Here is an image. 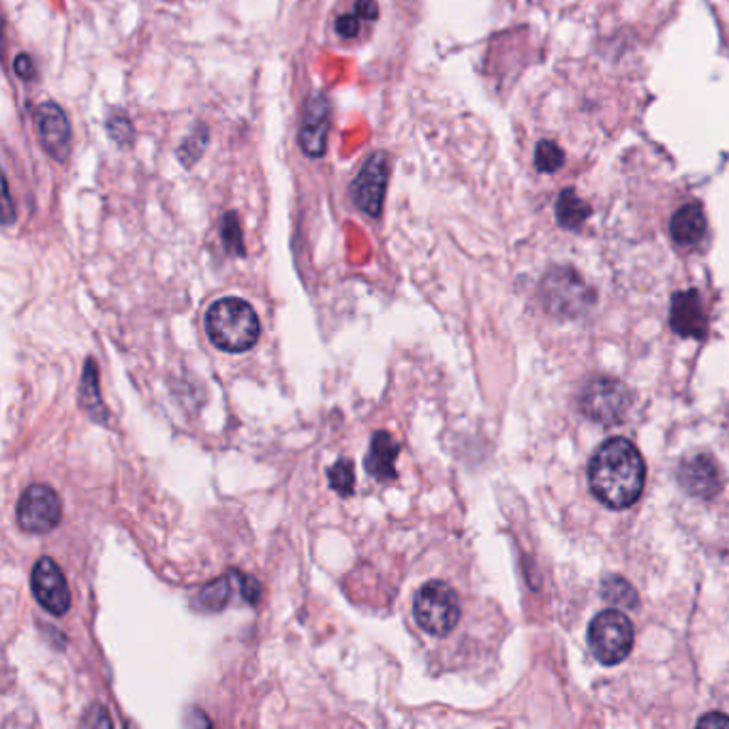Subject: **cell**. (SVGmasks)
<instances>
[{
  "label": "cell",
  "mask_w": 729,
  "mask_h": 729,
  "mask_svg": "<svg viewBox=\"0 0 729 729\" xmlns=\"http://www.w3.org/2000/svg\"><path fill=\"white\" fill-rule=\"evenodd\" d=\"M212 345L228 353H244L257 345L262 323L255 308L240 298L217 300L203 319Z\"/></svg>",
  "instance_id": "cell-2"
},
{
  "label": "cell",
  "mask_w": 729,
  "mask_h": 729,
  "mask_svg": "<svg viewBox=\"0 0 729 729\" xmlns=\"http://www.w3.org/2000/svg\"><path fill=\"white\" fill-rule=\"evenodd\" d=\"M601 593H604V599L608 604H612L616 608H625V610H633L638 608V593L636 588L622 579V577H608L601 586Z\"/></svg>",
  "instance_id": "cell-18"
},
{
  "label": "cell",
  "mask_w": 729,
  "mask_h": 729,
  "mask_svg": "<svg viewBox=\"0 0 729 729\" xmlns=\"http://www.w3.org/2000/svg\"><path fill=\"white\" fill-rule=\"evenodd\" d=\"M389 178V163L384 153L373 154L357 178L353 180V201L368 217H379L384 208L385 189Z\"/></svg>",
  "instance_id": "cell-8"
},
{
  "label": "cell",
  "mask_w": 729,
  "mask_h": 729,
  "mask_svg": "<svg viewBox=\"0 0 729 729\" xmlns=\"http://www.w3.org/2000/svg\"><path fill=\"white\" fill-rule=\"evenodd\" d=\"M413 616L426 633L443 638L452 633L461 620V599L445 582H428L413 599Z\"/></svg>",
  "instance_id": "cell-3"
},
{
  "label": "cell",
  "mask_w": 729,
  "mask_h": 729,
  "mask_svg": "<svg viewBox=\"0 0 729 729\" xmlns=\"http://www.w3.org/2000/svg\"><path fill=\"white\" fill-rule=\"evenodd\" d=\"M330 129V106L323 95H312L307 101L302 131H300V146L302 151L319 158L325 153V137Z\"/></svg>",
  "instance_id": "cell-14"
},
{
  "label": "cell",
  "mask_w": 729,
  "mask_h": 729,
  "mask_svg": "<svg viewBox=\"0 0 729 729\" xmlns=\"http://www.w3.org/2000/svg\"><path fill=\"white\" fill-rule=\"evenodd\" d=\"M328 479L334 493H339L341 497H349L355 488V473H353V462L339 461L330 471H328Z\"/></svg>",
  "instance_id": "cell-20"
},
{
  "label": "cell",
  "mask_w": 729,
  "mask_h": 729,
  "mask_svg": "<svg viewBox=\"0 0 729 729\" xmlns=\"http://www.w3.org/2000/svg\"><path fill=\"white\" fill-rule=\"evenodd\" d=\"M15 518L20 529L26 533H37V535L49 533L60 524L63 502L56 490H52L45 484H35L22 493V497L18 500Z\"/></svg>",
  "instance_id": "cell-5"
},
{
  "label": "cell",
  "mask_w": 729,
  "mask_h": 729,
  "mask_svg": "<svg viewBox=\"0 0 729 729\" xmlns=\"http://www.w3.org/2000/svg\"><path fill=\"white\" fill-rule=\"evenodd\" d=\"M364 22H375L379 15V7L375 0H357L355 9H353Z\"/></svg>",
  "instance_id": "cell-23"
},
{
  "label": "cell",
  "mask_w": 729,
  "mask_h": 729,
  "mask_svg": "<svg viewBox=\"0 0 729 729\" xmlns=\"http://www.w3.org/2000/svg\"><path fill=\"white\" fill-rule=\"evenodd\" d=\"M644 484V459L640 450L622 437L606 441L588 464L590 493L610 509H627L638 502Z\"/></svg>",
  "instance_id": "cell-1"
},
{
  "label": "cell",
  "mask_w": 729,
  "mask_h": 729,
  "mask_svg": "<svg viewBox=\"0 0 729 729\" xmlns=\"http://www.w3.org/2000/svg\"><path fill=\"white\" fill-rule=\"evenodd\" d=\"M221 233H223V240H225V244H228V248H230L231 253H235V255H244L242 231H240V225H238V221H235L233 214H228V217H225V223H223V228H221Z\"/></svg>",
  "instance_id": "cell-21"
},
{
  "label": "cell",
  "mask_w": 729,
  "mask_h": 729,
  "mask_svg": "<svg viewBox=\"0 0 729 729\" xmlns=\"http://www.w3.org/2000/svg\"><path fill=\"white\" fill-rule=\"evenodd\" d=\"M545 305L556 314L576 317L590 305V291L572 272H554L543 287Z\"/></svg>",
  "instance_id": "cell-9"
},
{
  "label": "cell",
  "mask_w": 729,
  "mask_h": 729,
  "mask_svg": "<svg viewBox=\"0 0 729 729\" xmlns=\"http://www.w3.org/2000/svg\"><path fill=\"white\" fill-rule=\"evenodd\" d=\"M629 389L615 379H595L582 394V411L599 423H618L629 411Z\"/></svg>",
  "instance_id": "cell-6"
},
{
  "label": "cell",
  "mask_w": 729,
  "mask_h": 729,
  "mask_svg": "<svg viewBox=\"0 0 729 729\" xmlns=\"http://www.w3.org/2000/svg\"><path fill=\"white\" fill-rule=\"evenodd\" d=\"M362 22L364 20L353 11V13H349V15H343V18L336 20V33L345 38L357 37Z\"/></svg>",
  "instance_id": "cell-22"
},
{
  "label": "cell",
  "mask_w": 729,
  "mask_h": 729,
  "mask_svg": "<svg viewBox=\"0 0 729 729\" xmlns=\"http://www.w3.org/2000/svg\"><path fill=\"white\" fill-rule=\"evenodd\" d=\"M35 118L45 153L56 161H65L71 148V126L65 112L56 103H43L38 106Z\"/></svg>",
  "instance_id": "cell-11"
},
{
  "label": "cell",
  "mask_w": 729,
  "mask_h": 729,
  "mask_svg": "<svg viewBox=\"0 0 729 729\" xmlns=\"http://www.w3.org/2000/svg\"><path fill=\"white\" fill-rule=\"evenodd\" d=\"M670 233L672 240L678 246H695L697 242H702V238L706 235V217L704 210L697 203H687L683 206L670 223Z\"/></svg>",
  "instance_id": "cell-16"
},
{
  "label": "cell",
  "mask_w": 729,
  "mask_h": 729,
  "mask_svg": "<svg viewBox=\"0 0 729 729\" xmlns=\"http://www.w3.org/2000/svg\"><path fill=\"white\" fill-rule=\"evenodd\" d=\"M233 593H240L246 604H255L259 599V584L246 574L219 577L199 590L195 606L203 612H221L230 604Z\"/></svg>",
  "instance_id": "cell-10"
},
{
  "label": "cell",
  "mask_w": 729,
  "mask_h": 729,
  "mask_svg": "<svg viewBox=\"0 0 729 729\" xmlns=\"http://www.w3.org/2000/svg\"><path fill=\"white\" fill-rule=\"evenodd\" d=\"M633 625L618 610H604L588 627L590 651L604 665H618L633 649Z\"/></svg>",
  "instance_id": "cell-4"
},
{
  "label": "cell",
  "mask_w": 729,
  "mask_h": 729,
  "mask_svg": "<svg viewBox=\"0 0 729 729\" xmlns=\"http://www.w3.org/2000/svg\"><path fill=\"white\" fill-rule=\"evenodd\" d=\"M590 208L584 199L577 197L574 189L561 192L559 201H556V219L565 230H577L584 225V221L588 219Z\"/></svg>",
  "instance_id": "cell-17"
},
{
  "label": "cell",
  "mask_w": 729,
  "mask_h": 729,
  "mask_svg": "<svg viewBox=\"0 0 729 729\" xmlns=\"http://www.w3.org/2000/svg\"><path fill=\"white\" fill-rule=\"evenodd\" d=\"M398 452H400V445L394 441V437L389 432H384V430L375 432V437L371 441L368 456L364 461L368 475L377 477V479L396 477Z\"/></svg>",
  "instance_id": "cell-15"
},
{
  "label": "cell",
  "mask_w": 729,
  "mask_h": 729,
  "mask_svg": "<svg viewBox=\"0 0 729 729\" xmlns=\"http://www.w3.org/2000/svg\"><path fill=\"white\" fill-rule=\"evenodd\" d=\"M565 163V153L561 151V146H556L554 142H539L535 148V167L541 174H554L563 167Z\"/></svg>",
  "instance_id": "cell-19"
},
{
  "label": "cell",
  "mask_w": 729,
  "mask_h": 729,
  "mask_svg": "<svg viewBox=\"0 0 729 729\" xmlns=\"http://www.w3.org/2000/svg\"><path fill=\"white\" fill-rule=\"evenodd\" d=\"M31 586H33V595H35L38 606L45 612L54 616L69 612L71 590L65 579V574L52 559H47V556L38 559V563L33 570V577H31Z\"/></svg>",
  "instance_id": "cell-7"
},
{
  "label": "cell",
  "mask_w": 729,
  "mask_h": 729,
  "mask_svg": "<svg viewBox=\"0 0 729 729\" xmlns=\"http://www.w3.org/2000/svg\"><path fill=\"white\" fill-rule=\"evenodd\" d=\"M670 323L676 334L683 339H704L708 332V319L702 305V298L695 289L678 291L672 298Z\"/></svg>",
  "instance_id": "cell-13"
},
{
  "label": "cell",
  "mask_w": 729,
  "mask_h": 729,
  "mask_svg": "<svg viewBox=\"0 0 729 729\" xmlns=\"http://www.w3.org/2000/svg\"><path fill=\"white\" fill-rule=\"evenodd\" d=\"M681 486L697 499H710L721 490V468L713 456L697 454L681 464L678 471Z\"/></svg>",
  "instance_id": "cell-12"
},
{
  "label": "cell",
  "mask_w": 729,
  "mask_h": 729,
  "mask_svg": "<svg viewBox=\"0 0 729 729\" xmlns=\"http://www.w3.org/2000/svg\"><path fill=\"white\" fill-rule=\"evenodd\" d=\"M15 74L22 77V79H33L35 76V63L29 54H20L15 58Z\"/></svg>",
  "instance_id": "cell-24"
},
{
  "label": "cell",
  "mask_w": 729,
  "mask_h": 729,
  "mask_svg": "<svg viewBox=\"0 0 729 729\" xmlns=\"http://www.w3.org/2000/svg\"><path fill=\"white\" fill-rule=\"evenodd\" d=\"M699 726L702 728L704 726H710V728H715V726H729V717L719 715V713H710V715H706V717L699 719Z\"/></svg>",
  "instance_id": "cell-25"
}]
</instances>
